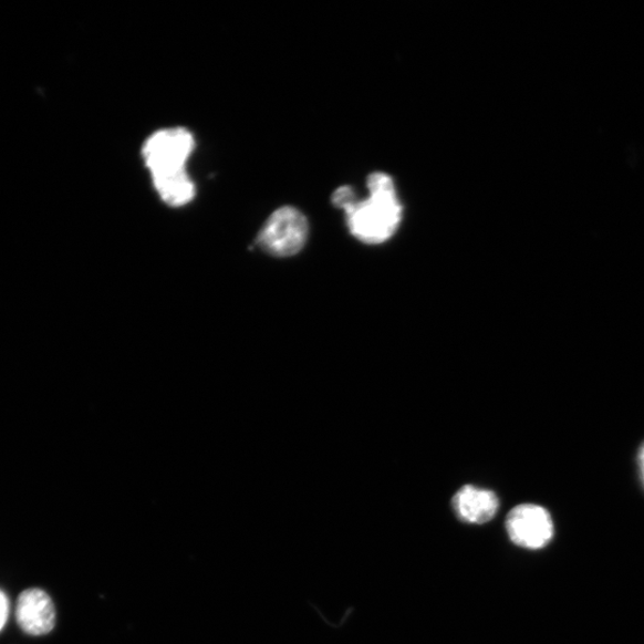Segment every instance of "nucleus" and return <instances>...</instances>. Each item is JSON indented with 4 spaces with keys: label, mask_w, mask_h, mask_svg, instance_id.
<instances>
[{
    "label": "nucleus",
    "mask_w": 644,
    "mask_h": 644,
    "mask_svg": "<svg viewBox=\"0 0 644 644\" xmlns=\"http://www.w3.org/2000/svg\"><path fill=\"white\" fill-rule=\"evenodd\" d=\"M310 226L304 215L293 208L276 210L260 231L257 243L267 253L287 258L298 255L309 239Z\"/></svg>",
    "instance_id": "3"
},
{
    "label": "nucleus",
    "mask_w": 644,
    "mask_h": 644,
    "mask_svg": "<svg viewBox=\"0 0 644 644\" xmlns=\"http://www.w3.org/2000/svg\"><path fill=\"white\" fill-rule=\"evenodd\" d=\"M453 508L465 523L481 526L496 517L499 499L492 490L465 486L455 495Z\"/></svg>",
    "instance_id": "6"
},
{
    "label": "nucleus",
    "mask_w": 644,
    "mask_h": 644,
    "mask_svg": "<svg viewBox=\"0 0 644 644\" xmlns=\"http://www.w3.org/2000/svg\"><path fill=\"white\" fill-rule=\"evenodd\" d=\"M9 617V601L3 591H0V632L4 627Z\"/></svg>",
    "instance_id": "7"
},
{
    "label": "nucleus",
    "mask_w": 644,
    "mask_h": 644,
    "mask_svg": "<svg viewBox=\"0 0 644 644\" xmlns=\"http://www.w3.org/2000/svg\"><path fill=\"white\" fill-rule=\"evenodd\" d=\"M17 620L22 631L28 635L50 634L56 621L52 598L40 589L23 591L17 604Z\"/></svg>",
    "instance_id": "5"
},
{
    "label": "nucleus",
    "mask_w": 644,
    "mask_h": 644,
    "mask_svg": "<svg viewBox=\"0 0 644 644\" xmlns=\"http://www.w3.org/2000/svg\"><path fill=\"white\" fill-rule=\"evenodd\" d=\"M194 148V136L186 128L163 129L152 134L143 147L153 184L168 206H186L196 195L195 184L186 168Z\"/></svg>",
    "instance_id": "1"
},
{
    "label": "nucleus",
    "mask_w": 644,
    "mask_h": 644,
    "mask_svg": "<svg viewBox=\"0 0 644 644\" xmlns=\"http://www.w3.org/2000/svg\"><path fill=\"white\" fill-rule=\"evenodd\" d=\"M506 530L518 547L539 550L554 536V523L549 512L539 505H518L506 519Z\"/></svg>",
    "instance_id": "4"
},
{
    "label": "nucleus",
    "mask_w": 644,
    "mask_h": 644,
    "mask_svg": "<svg viewBox=\"0 0 644 644\" xmlns=\"http://www.w3.org/2000/svg\"><path fill=\"white\" fill-rule=\"evenodd\" d=\"M638 467L641 472V478L644 484V444L638 454Z\"/></svg>",
    "instance_id": "8"
},
{
    "label": "nucleus",
    "mask_w": 644,
    "mask_h": 644,
    "mask_svg": "<svg viewBox=\"0 0 644 644\" xmlns=\"http://www.w3.org/2000/svg\"><path fill=\"white\" fill-rule=\"evenodd\" d=\"M370 197L360 201L355 195L343 206L349 229L359 240L376 245L391 239L403 219L394 181L387 174L375 173L367 178Z\"/></svg>",
    "instance_id": "2"
}]
</instances>
